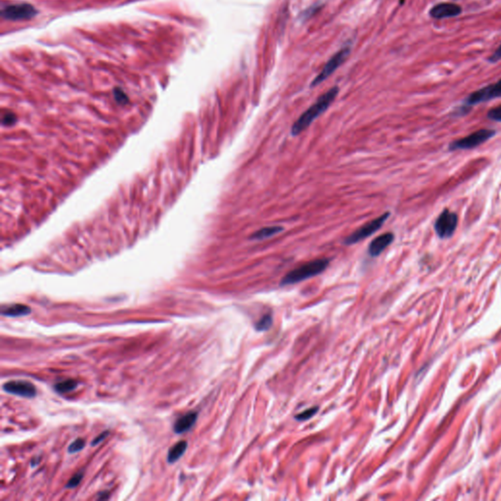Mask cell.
Masks as SVG:
<instances>
[{"mask_svg":"<svg viewBox=\"0 0 501 501\" xmlns=\"http://www.w3.org/2000/svg\"><path fill=\"white\" fill-rule=\"evenodd\" d=\"M496 133L497 132L495 130L483 128V129L475 131L463 138L452 141L449 144L448 149L450 151L474 149V148L482 145L483 143L487 142L488 140H490L492 137H494L496 135Z\"/></svg>","mask_w":501,"mask_h":501,"instance_id":"obj_3","label":"cell"},{"mask_svg":"<svg viewBox=\"0 0 501 501\" xmlns=\"http://www.w3.org/2000/svg\"><path fill=\"white\" fill-rule=\"evenodd\" d=\"M318 411V407L317 406H314L312 408H308L307 410H305L304 412H301L299 414L296 415V419L299 420V421H305V420H308L309 418H311L316 412Z\"/></svg>","mask_w":501,"mask_h":501,"instance_id":"obj_18","label":"cell"},{"mask_svg":"<svg viewBox=\"0 0 501 501\" xmlns=\"http://www.w3.org/2000/svg\"><path fill=\"white\" fill-rule=\"evenodd\" d=\"M82 478H83V472H82V471L76 473V474H75V475H74V476H73V477L69 480V482H68V483H67V485H66V488H67V489H73V488H76L77 486H78V485H79V483L81 482Z\"/></svg>","mask_w":501,"mask_h":501,"instance_id":"obj_20","label":"cell"},{"mask_svg":"<svg viewBox=\"0 0 501 501\" xmlns=\"http://www.w3.org/2000/svg\"><path fill=\"white\" fill-rule=\"evenodd\" d=\"M84 446H85V441L83 439H77L76 441H74L70 445L69 448H68V452L71 454L77 453V452L80 451L81 449H83Z\"/></svg>","mask_w":501,"mask_h":501,"instance_id":"obj_19","label":"cell"},{"mask_svg":"<svg viewBox=\"0 0 501 501\" xmlns=\"http://www.w3.org/2000/svg\"><path fill=\"white\" fill-rule=\"evenodd\" d=\"M78 383L74 379H67L65 381H62L55 385V390L59 393L69 392L72 390H76Z\"/></svg>","mask_w":501,"mask_h":501,"instance_id":"obj_16","label":"cell"},{"mask_svg":"<svg viewBox=\"0 0 501 501\" xmlns=\"http://www.w3.org/2000/svg\"><path fill=\"white\" fill-rule=\"evenodd\" d=\"M1 313L2 315L8 317H19L30 314L31 308L25 305H13L10 307L2 308Z\"/></svg>","mask_w":501,"mask_h":501,"instance_id":"obj_13","label":"cell"},{"mask_svg":"<svg viewBox=\"0 0 501 501\" xmlns=\"http://www.w3.org/2000/svg\"><path fill=\"white\" fill-rule=\"evenodd\" d=\"M186 449H187V443L185 441H180V442L176 443L168 450L167 462L170 464L176 462L184 454Z\"/></svg>","mask_w":501,"mask_h":501,"instance_id":"obj_15","label":"cell"},{"mask_svg":"<svg viewBox=\"0 0 501 501\" xmlns=\"http://www.w3.org/2000/svg\"><path fill=\"white\" fill-rule=\"evenodd\" d=\"M3 390L8 393L19 395L22 397L33 398L37 395V389L34 384L28 381H10L3 385Z\"/></svg>","mask_w":501,"mask_h":501,"instance_id":"obj_9","label":"cell"},{"mask_svg":"<svg viewBox=\"0 0 501 501\" xmlns=\"http://www.w3.org/2000/svg\"><path fill=\"white\" fill-rule=\"evenodd\" d=\"M114 97H115L116 101L119 104H126L128 102L127 95L122 91V89H120L118 87L114 89Z\"/></svg>","mask_w":501,"mask_h":501,"instance_id":"obj_21","label":"cell"},{"mask_svg":"<svg viewBox=\"0 0 501 501\" xmlns=\"http://www.w3.org/2000/svg\"><path fill=\"white\" fill-rule=\"evenodd\" d=\"M272 324V317L270 314L265 315L263 318L260 319V321L256 324V328L259 331H265L268 330Z\"/></svg>","mask_w":501,"mask_h":501,"instance_id":"obj_17","label":"cell"},{"mask_svg":"<svg viewBox=\"0 0 501 501\" xmlns=\"http://www.w3.org/2000/svg\"><path fill=\"white\" fill-rule=\"evenodd\" d=\"M15 120H16V116L13 114H11V113L5 114L3 116V118H2V122L4 124H6V125H10V124L14 123Z\"/></svg>","mask_w":501,"mask_h":501,"instance_id":"obj_24","label":"cell"},{"mask_svg":"<svg viewBox=\"0 0 501 501\" xmlns=\"http://www.w3.org/2000/svg\"><path fill=\"white\" fill-rule=\"evenodd\" d=\"M109 434H110V432H109V431H104V432H102L99 436H97V437H96V438H95V439L91 442V446L99 445L101 442H103V441H104V440H105V439L109 436Z\"/></svg>","mask_w":501,"mask_h":501,"instance_id":"obj_23","label":"cell"},{"mask_svg":"<svg viewBox=\"0 0 501 501\" xmlns=\"http://www.w3.org/2000/svg\"><path fill=\"white\" fill-rule=\"evenodd\" d=\"M488 118L494 120V121H500L501 122V105L492 108L488 112Z\"/></svg>","mask_w":501,"mask_h":501,"instance_id":"obj_22","label":"cell"},{"mask_svg":"<svg viewBox=\"0 0 501 501\" xmlns=\"http://www.w3.org/2000/svg\"><path fill=\"white\" fill-rule=\"evenodd\" d=\"M390 213H385L384 215L376 218L375 220L369 222V223L362 225L360 228L356 229L353 233H351L349 236H347L345 239L346 245H352L355 243H358L362 241L363 239L369 237L370 235L374 234L377 230H379L384 223L389 219Z\"/></svg>","mask_w":501,"mask_h":501,"instance_id":"obj_5","label":"cell"},{"mask_svg":"<svg viewBox=\"0 0 501 501\" xmlns=\"http://www.w3.org/2000/svg\"><path fill=\"white\" fill-rule=\"evenodd\" d=\"M349 52H350V49L348 47H346V48H343L342 50L338 51L336 54H335L327 63L326 65L324 66V68L322 69V71L319 73V75L313 79L312 83H311V86H315L319 83H321L322 81H324L325 79H327L335 71L346 61V59L349 55Z\"/></svg>","mask_w":501,"mask_h":501,"instance_id":"obj_8","label":"cell"},{"mask_svg":"<svg viewBox=\"0 0 501 501\" xmlns=\"http://www.w3.org/2000/svg\"><path fill=\"white\" fill-rule=\"evenodd\" d=\"M283 229L284 228L282 226H279V225L267 226V227L261 228L258 231H256L255 233H253L251 235L250 239L251 240H263V239H266V238H270V237H272V236L278 234L280 232H282Z\"/></svg>","mask_w":501,"mask_h":501,"instance_id":"obj_14","label":"cell"},{"mask_svg":"<svg viewBox=\"0 0 501 501\" xmlns=\"http://www.w3.org/2000/svg\"><path fill=\"white\" fill-rule=\"evenodd\" d=\"M462 13V8L451 2H443L435 5L429 12L430 16L434 19H446L457 17Z\"/></svg>","mask_w":501,"mask_h":501,"instance_id":"obj_10","label":"cell"},{"mask_svg":"<svg viewBox=\"0 0 501 501\" xmlns=\"http://www.w3.org/2000/svg\"><path fill=\"white\" fill-rule=\"evenodd\" d=\"M501 97V78L496 83L487 85L479 90L472 92L465 100L463 108H470L474 105L491 101Z\"/></svg>","mask_w":501,"mask_h":501,"instance_id":"obj_4","label":"cell"},{"mask_svg":"<svg viewBox=\"0 0 501 501\" xmlns=\"http://www.w3.org/2000/svg\"><path fill=\"white\" fill-rule=\"evenodd\" d=\"M338 93L339 88L333 87L329 89L326 93L321 95L314 104H312L307 111L304 112L300 116V117L294 122V124L291 127V134L293 136H297L303 131H305L314 121L316 117H318L329 108V106L332 104L335 98L337 97Z\"/></svg>","mask_w":501,"mask_h":501,"instance_id":"obj_1","label":"cell"},{"mask_svg":"<svg viewBox=\"0 0 501 501\" xmlns=\"http://www.w3.org/2000/svg\"><path fill=\"white\" fill-rule=\"evenodd\" d=\"M329 263H330V260L325 259V258L306 263V264L300 266L299 268L288 272L282 278L280 284H281V286L292 285V284H296L301 281H304L306 279L316 276V275L322 273L328 268Z\"/></svg>","mask_w":501,"mask_h":501,"instance_id":"obj_2","label":"cell"},{"mask_svg":"<svg viewBox=\"0 0 501 501\" xmlns=\"http://www.w3.org/2000/svg\"><path fill=\"white\" fill-rule=\"evenodd\" d=\"M198 418V413L196 411H190L183 416L179 417L174 425H173V431L175 434H182L187 431H189L196 423Z\"/></svg>","mask_w":501,"mask_h":501,"instance_id":"obj_12","label":"cell"},{"mask_svg":"<svg viewBox=\"0 0 501 501\" xmlns=\"http://www.w3.org/2000/svg\"><path fill=\"white\" fill-rule=\"evenodd\" d=\"M500 60H501V44L499 46V48L489 58V61L491 63H497Z\"/></svg>","mask_w":501,"mask_h":501,"instance_id":"obj_25","label":"cell"},{"mask_svg":"<svg viewBox=\"0 0 501 501\" xmlns=\"http://www.w3.org/2000/svg\"><path fill=\"white\" fill-rule=\"evenodd\" d=\"M458 225V217L448 209L444 210L437 218L434 227L437 235L441 239H448L453 236Z\"/></svg>","mask_w":501,"mask_h":501,"instance_id":"obj_6","label":"cell"},{"mask_svg":"<svg viewBox=\"0 0 501 501\" xmlns=\"http://www.w3.org/2000/svg\"><path fill=\"white\" fill-rule=\"evenodd\" d=\"M38 14V10L35 6L29 3H17L7 5L2 9L1 15L4 19L10 21L30 20L35 18Z\"/></svg>","mask_w":501,"mask_h":501,"instance_id":"obj_7","label":"cell"},{"mask_svg":"<svg viewBox=\"0 0 501 501\" xmlns=\"http://www.w3.org/2000/svg\"><path fill=\"white\" fill-rule=\"evenodd\" d=\"M108 498H109L108 492H104V493L99 494V496L97 497V500H107Z\"/></svg>","mask_w":501,"mask_h":501,"instance_id":"obj_26","label":"cell"},{"mask_svg":"<svg viewBox=\"0 0 501 501\" xmlns=\"http://www.w3.org/2000/svg\"><path fill=\"white\" fill-rule=\"evenodd\" d=\"M394 239V235L390 232L384 233L378 237H376L368 247V254L371 257L380 256L389 246L392 243Z\"/></svg>","mask_w":501,"mask_h":501,"instance_id":"obj_11","label":"cell"}]
</instances>
